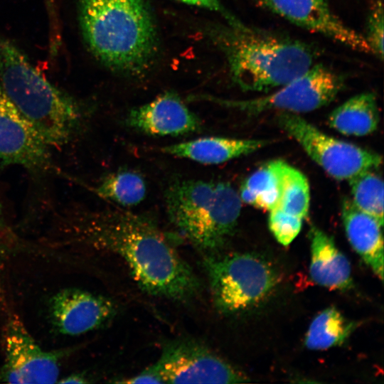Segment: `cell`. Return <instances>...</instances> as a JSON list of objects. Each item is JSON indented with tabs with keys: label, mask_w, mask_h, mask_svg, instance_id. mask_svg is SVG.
Here are the masks:
<instances>
[{
	"label": "cell",
	"mask_w": 384,
	"mask_h": 384,
	"mask_svg": "<svg viewBox=\"0 0 384 384\" xmlns=\"http://www.w3.org/2000/svg\"><path fill=\"white\" fill-rule=\"evenodd\" d=\"M8 232L1 208L0 206V256L4 252L6 239L8 238Z\"/></svg>",
	"instance_id": "28"
},
{
	"label": "cell",
	"mask_w": 384,
	"mask_h": 384,
	"mask_svg": "<svg viewBox=\"0 0 384 384\" xmlns=\"http://www.w3.org/2000/svg\"><path fill=\"white\" fill-rule=\"evenodd\" d=\"M291 23L318 33L356 50L372 53L363 35L347 26L328 0H254Z\"/></svg>",
	"instance_id": "12"
},
{
	"label": "cell",
	"mask_w": 384,
	"mask_h": 384,
	"mask_svg": "<svg viewBox=\"0 0 384 384\" xmlns=\"http://www.w3.org/2000/svg\"><path fill=\"white\" fill-rule=\"evenodd\" d=\"M348 181L356 206L383 225V182L379 175L368 170Z\"/></svg>",
	"instance_id": "23"
},
{
	"label": "cell",
	"mask_w": 384,
	"mask_h": 384,
	"mask_svg": "<svg viewBox=\"0 0 384 384\" xmlns=\"http://www.w3.org/2000/svg\"><path fill=\"white\" fill-rule=\"evenodd\" d=\"M270 143L266 140L233 139L221 137H200L166 145V154L203 164H219L253 153Z\"/></svg>",
	"instance_id": "16"
},
{
	"label": "cell",
	"mask_w": 384,
	"mask_h": 384,
	"mask_svg": "<svg viewBox=\"0 0 384 384\" xmlns=\"http://www.w3.org/2000/svg\"><path fill=\"white\" fill-rule=\"evenodd\" d=\"M214 37L232 79L245 91L279 88L304 73L316 60L310 45L249 27L237 19L218 26Z\"/></svg>",
	"instance_id": "3"
},
{
	"label": "cell",
	"mask_w": 384,
	"mask_h": 384,
	"mask_svg": "<svg viewBox=\"0 0 384 384\" xmlns=\"http://www.w3.org/2000/svg\"><path fill=\"white\" fill-rule=\"evenodd\" d=\"M309 198V186L305 176L282 161L280 195L276 208L304 219L308 215Z\"/></svg>",
	"instance_id": "22"
},
{
	"label": "cell",
	"mask_w": 384,
	"mask_h": 384,
	"mask_svg": "<svg viewBox=\"0 0 384 384\" xmlns=\"http://www.w3.org/2000/svg\"><path fill=\"white\" fill-rule=\"evenodd\" d=\"M343 86V78L338 73L326 65L315 64L267 95L242 100L208 96L201 98L252 114L272 110L296 114L311 112L329 104Z\"/></svg>",
	"instance_id": "7"
},
{
	"label": "cell",
	"mask_w": 384,
	"mask_h": 384,
	"mask_svg": "<svg viewBox=\"0 0 384 384\" xmlns=\"http://www.w3.org/2000/svg\"><path fill=\"white\" fill-rule=\"evenodd\" d=\"M203 265L214 304L223 314L257 306L270 296L279 280L270 262L255 254H207Z\"/></svg>",
	"instance_id": "6"
},
{
	"label": "cell",
	"mask_w": 384,
	"mask_h": 384,
	"mask_svg": "<svg viewBox=\"0 0 384 384\" xmlns=\"http://www.w3.org/2000/svg\"><path fill=\"white\" fill-rule=\"evenodd\" d=\"M182 3L206 9L212 11L218 12L223 15L228 21H232L236 19L233 15L230 14L223 6L219 0H177Z\"/></svg>",
	"instance_id": "27"
},
{
	"label": "cell",
	"mask_w": 384,
	"mask_h": 384,
	"mask_svg": "<svg viewBox=\"0 0 384 384\" xmlns=\"http://www.w3.org/2000/svg\"><path fill=\"white\" fill-rule=\"evenodd\" d=\"M71 230L75 241L122 259L146 293L186 302L200 292L191 267L148 215L119 208L90 212L75 219Z\"/></svg>",
	"instance_id": "1"
},
{
	"label": "cell",
	"mask_w": 384,
	"mask_h": 384,
	"mask_svg": "<svg viewBox=\"0 0 384 384\" xmlns=\"http://www.w3.org/2000/svg\"><path fill=\"white\" fill-rule=\"evenodd\" d=\"M372 53L380 60L383 58V6L380 1H376L370 9L367 18L366 34L363 36Z\"/></svg>",
	"instance_id": "25"
},
{
	"label": "cell",
	"mask_w": 384,
	"mask_h": 384,
	"mask_svg": "<svg viewBox=\"0 0 384 384\" xmlns=\"http://www.w3.org/2000/svg\"><path fill=\"white\" fill-rule=\"evenodd\" d=\"M164 199L173 225L208 253L224 246L240 215L239 194L225 181L176 179L166 187Z\"/></svg>",
	"instance_id": "5"
},
{
	"label": "cell",
	"mask_w": 384,
	"mask_h": 384,
	"mask_svg": "<svg viewBox=\"0 0 384 384\" xmlns=\"http://www.w3.org/2000/svg\"><path fill=\"white\" fill-rule=\"evenodd\" d=\"M342 219L351 245L380 280H383V225L374 217L357 208L351 199H345L343 201Z\"/></svg>",
	"instance_id": "17"
},
{
	"label": "cell",
	"mask_w": 384,
	"mask_h": 384,
	"mask_svg": "<svg viewBox=\"0 0 384 384\" xmlns=\"http://www.w3.org/2000/svg\"><path fill=\"white\" fill-rule=\"evenodd\" d=\"M155 364L165 383H237L248 380L207 346L191 339L166 343Z\"/></svg>",
	"instance_id": "10"
},
{
	"label": "cell",
	"mask_w": 384,
	"mask_h": 384,
	"mask_svg": "<svg viewBox=\"0 0 384 384\" xmlns=\"http://www.w3.org/2000/svg\"><path fill=\"white\" fill-rule=\"evenodd\" d=\"M124 124L137 132L154 137L182 136L202 129L200 117L173 92L133 107L124 117Z\"/></svg>",
	"instance_id": "14"
},
{
	"label": "cell",
	"mask_w": 384,
	"mask_h": 384,
	"mask_svg": "<svg viewBox=\"0 0 384 384\" xmlns=\"http://www.w3.org/2000/svg\"><path fill=\"white\" fill-rule=\"evenodd\" d=\"M282 161L268 162L250 175L238 193L241 201L263 210L277 207L280 195Z\"/></svg>",
	"instance_id": "19"
},
{
	"label": "cell",
	"mask_w": 384,
	"mask_h": 384,
	"mask_svg": "<svg viewBox=\"0 0 384 384\" xmlns=\"http://www.w3.org/2000/svg\"><path fill=\"white\" fill-rule=\"evenodd\" d=\"M269 228L278 242L289 245L301 230L303 219L274 208L270 210Z\"/></svg>",
	"instance_id": "24"
},
{
	"label": "cell",
	"mask_w": 384,
	"mask_h": 384,
	"mask_svg": "<svg viewBox=\"0 0 384 384\" xmlns=\"http://www.w3.org/2000/svg\"><path fill=\"white\" fill-rule=\"evenodd\" d=\"M277 121L311 159L337 180H349L382 164L378 154L326 135L297 114L282 112Z\"/></svg>",
	"instance_id": "8"
},
{
	"label": "cell",
	"mask_w": 384,
	"mask_h": 384,
	"mask_svg": "<svg viewBox=\"0 0 384 384\" xmlns=\"http://www.w3.org/2000/svg\"><path fill=\"white\" fill-rule=\"evenodd\" d=\"M357 326L335 307H328L312 320L305 336V346L311 350H326L341 345Z\"/></svg>",
	"instance_id": "20"
},
{
	"label": "cell",
	"mask_w": 384,
	"mask_h": 384,
	"mask_svg": "<svg viewBox=\"0 0 384 384\" xmlns=\"http://www.w3.org/2000/svg\"><path fill=\"white\" fill-rule=\"evenodd\" d=\"M309 274L317 284L332 290L345 291L353 285L351 264L334 239L317 227L309 231Z\"/></svg>",
	"instance_id": "15"
},
{
	"label": "cell",
	"mask_w": 384,
	"mask_h": 384,
	"mask_svg": "<svg viewBox=\"0 0 384 384\" xmlns=\"http://www.w3.org/2000/svg\"><path fill=\"white\" fill-rule=\"evenodd\" d=\"M4 361L0 381L9 383H54L58 381L61 351H45L18 316L9 317L3 334Z\"/></svg>",
	"instance_id": "9"
},
{
	"label": "cell",
	"mask_w": 384,
	"mask_h": 384,
	"mask_svg": "<svg viewBox=\"0 0 384 384\" xmlns=\"http://www.w3.org/2000/svg\"><path fill=\"white\" fill-rule=\"evenodd\" d=\"M330 127L347 136L363 137L375 132L379 123L377 99L373 92L355 95L329 114Z\"/></svg>",
	"instance_id": "18"
},
{
	"label": "cell",
	"mask_w": 384,
	"mask_h": 384,
	"mask_svg": "<svg viewBox=\"0 0 384 384\" xmlns=\"http://www.w3.org/2000/svg\"><path fill=\"white\" fill-rule=\"evenodd\" d=\"M100 197L123 207L139 204L146 197L144 177L132 170L122 169L105 176L95 188Z\"/></svg>",
	"instance_id": "21"
},
{
	"label": "cell",
	"mask_w": 384,
	"mask_h": 384,
	"mask_svg": "<svg viewBox=\"0 0 384 384\" xmlns=\"http://www.w3.org/2000/svg\"><path fill=\"white\" fill-rule=\"evenodd\" d=\"M87 382H89L87 378L82 374H72L58 380V383H85Z\"/></svg>",
	"instance_id": "29"
},
{
	"label": "cell",
	"mask_w": 384,
	"mask_h": 384,
	"mask_svg": "<svg viewBox=\"0 0 384 384\" xmlns=\"http://www.w3.org/2000/svg\"><path fill=\"white\" fill-rule=\"evenodd\" d=\"M0 87L49 147L66 144L80 128L83 112L78 102L1 36Z\"/></svg>",
	"instance_id": "4"
},
{
	"label": "cell",
	"mask_w": 384,
	"mask_h": 384,
	"mask_svg": "<svg viewBox=\"0 0 384 384\" xmlns=\"http://www.w3.org/2000/svg\"><path fill=\"white\" fill-rule=\"evenodd\" d=\"M49 149L0 87V164L48 171L53 169Z\"/></svg>",
	"instance_id": "11"
},
{
	"label": "cell",
	"mask_w": 384,
	"mask_h": 384,
	"mask_svg": "<svg viewBox=\"0 0 384 384\" xmlns=\"http://www.w3.org/2000/svg\"><path fill=\"white\" fill-rule=\"evenodd\" d=\"M119 383H161L164 384L165 381L158 369L156 365L153 363L150 366L146 368L139 373L133 377L125 378L119 381H116Z\"/></svg>",
	"instance_id": "26"
},
{
	"label": "cell",
	"mask_w": 384,
	"mask_h": 384,
	"mask_svg": "<svg viewBox=\"0 0 384 384\" xmlns=\"http://www.w3.org/2000/svg\"><path fill=\"white\" fill-rule=\"evenodd\" d=\"M116 313L117 306L110 299L76 288L60 290L49 302L52 324L65 336H78L98 329Z\"/></svg>",
	"instance_id": "13"
},
{
	"label": "cell",
	"mask_w": 384,
	"mask_h": 384,
	"mask_svg": "<svg viewBox=\"0 0 384 384\" xmlns=\"http://www.w3.org/2000/svg\"><path fill=\"white\" fill-rule=\"evenodd\" d=\"M79 17L90 50L111 70L139 75L155 60L158 38L149 0H79Z\"/></svg>",
	"instance_id": "2"
}]
</instances>
